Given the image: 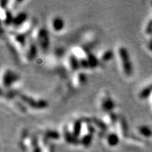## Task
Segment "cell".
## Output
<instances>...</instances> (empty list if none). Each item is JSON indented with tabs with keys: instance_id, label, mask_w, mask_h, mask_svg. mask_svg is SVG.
I'll list each match as a JSON object with an SVG mask.
<instances>
[{
	"instance_id": "ac0fdd59",
	"label": "cell",
	"mask_w": 152,
	"mask_h": 152,
	"mask_svg": "<svg viewBox=\"0 0 152 152\" xmlns=\"http://www.w3.org/2000/svg\"><path fill=\"white\" fill-rule=\"evenodd\" d=\"M106 142L111 147H115L119 143V136L115 132H110L106 135Z\"/></svg>"
},
{
	"instance_id": "d6986e66",
	"label": "cell",
	"mask_w": 152,
	"mask_h": 152,
	"mask_svg": "<svg viewBox=\"0 0 152 152\" xmlns=\"http://www.w3.org/2000/svg\"><path fill=\"white\" fill-rule=\"evenodd\" d=\"M138 132L140 133V135L144 137L149 138L152 137V130L150 128V127L146 125H142L138 127L137 128Z\"/></svg>"
},
{
	"instance_id": "4316f807",
	"label": "cell",
	"mask_w": 152,
	"mask_h": 152,
	"mask_svg": "<svg viewBox=\"0 0 152 152\" xmlns=\"http://www.w3.org/2000/svg\"><path fill=\"white\" fill-rule=\"evenodd\" d=\"M33 152H41V149L40 148L38 147H35V149H34V151Z\"/></svg>"
},
{
	"instance_id": "7a4b0ae2",
	"label": "cell",
	"mask_w": 152,
	"mask_h": 152,
	"mask_svg": "<svg viewBox=\"0 0 152 152\" xmlns=\"http://www.w3.org/2000/svg\"><path fill=\"white\" fill-rule=\"evenodd\" d=\"M36 44L43 52H46L49 47V36L47 30L45 28L41 27L36 32L35 39Z\"/></svg>"
},
{
	"instance_id": "7c38bea8",
	"label": "cell",
	"mask_w": 152,
	"mask_h": 152,
	"mask_svg": "<svg viewBox=\"0 0 152 152\" xmlns=\"http://www.w3.org/2000/svg\"><path fill=\"white\" fill-rule=\"evenodd\" d=\"M28 21V15L26 12L18 13L16 16L14 17V20H13L12 25L14 27H20L23 26L26 22Z\"/></svg>"
},
{
	"instance_id": "277c9868",
	"label": "cell",
	"mask_w": 152,
	"mask_h": 152,
	"mask_svg": "<svg viewBox=\"0 0 152 152\" xmlns=\"http://www.w3.org/2000/svg\"><path fill=\"white\" fill-rule=\"evenodd\" d=\"M115 102L108 92H105L100 100V108L105 113L113 112L115 109Z\"/></svg>"
},
{
	"instance_id": "ba28073f",
	"label": "cell",
	"mask_w": 152,
	"mask_h": 152,
	"mask_svg": "<svg viewBox=\"0 0 152 152\" xmlns=\"http://www.w3.org/2000/svg\"><path fill=\"white\" fill-rule=\"evenodd\" d=\"M118 115L113 111L110 112V113H105L104 118L102 120L107 125L108 127H114L116 126L118 121Z\"/></svg>"
},
{
	"instance_id": "9c48e42d",
	"label": "cell",
	"mask_w": 152,
	"mask_h": 152,
	"mask_svg": "<svg viewBox=\"0 0 152 152\" xmlns=\"http://www.w3.org/2000/svg\"><path fill=\"white\" fill-rule=\"evenodd\" d=\"M67 65L68 68L72 71L77 72L80 67V64L78 58L73 54H70L67 58Z\"/></svg>"
},
{
	"instance_id": "5b68a950",
	"label": "cell",
	"mask_w": 152,
	"mask_h": 152,
	"mask_svg": "<svg viewBox=\"0 0 152 152\" xmlns=\"http://www.w3.org/2000/svg\"><path fill=\"white\" fill-rule=\"evenodd\" d=\"M19 80V76L11 70L7 69L1 76V85L6 88H9Z\"/></svg>"
},
{
	"instance_id": "603a6c76",
	"label": "cell",
	"mask_w": 152,
	"mask_h": 152,
	"mask_svg": "<svg viewBox=\"0 0 152 152\" xmlns=\"http://www.w3.org/2000/svg\"><path fill=\"white\" fill-rule=\"evenodd\" d=\"M35 20H28L27 22L25 23L23 26V28L20 33L23 34V35H26L28 33H30V32L33 30V29L35 28Z\"/></svg>"
},
{
	"instance_id": "8992f818",
	"label": "cell",
	"mask_w": 152,
	"mask_h": 152,
	"mask_svg": "<svg viewBox=\"0 0 152 152\" xmlns=\"http://www.w3.org/2000/svg\"><path fill=\"white\" fill-rule=\"evenodd\" d=\"M26 57L28 61H33L35 58L37 54V45L35 39L30 38L29 42L26 45Z\"/></svg>"
},
{
	"instance_id": "8fae6325",
	"label": "cell",
	"mask_w": 152,
	"mask_h": 152,
	"mask_svg": "<svg viewBox=\"0 0 152 152\" xmlns=\"http://www.w3.org/2000/svg\"><path fill=\"white\" fill-rule=\"evenodd\" d=\"M83 121L82 119H76L72 124L71 132L75 138H78L83 128Z\"/></svg>"
},
{
	"instance_id": "2e32d148",
	"label": "cell",
	"mask_w": 152,
	"mask_h": 152,
	"mask_svg": "<svg viewBox=\"0 0 152 152\" xmlns=\"http://www.w3.org/2000/svg\"><path fill=\"white\" fill-rule=\"evenodd\" d=\"M75 83L77 87H83L87 82V77L86 74L83 72H77L75 75Z\"/></svg>"
},
{
	"instance_id": "7402d4cb",
	"label": "cell",
	"mask_w": 152,
	"mask_h": 152,
	"mask_svg": "<svg viewBox=\"0 0 152 152\" xmlns=\"http://www.w3.org/2000/svg\"><path fill=\"white\" fill-rule=\"evenodd\" d=\"M152 93V83L151 85H149V86L145 87L144 88L140 91L139 93V97L141 99H146L149 98L150 95Z\"/></svg>"
},
{
	"instance_id": "6da1fadb",
	"label": "cell",
	"mask_w": 152,
	"mask_h": 152,
	"mask_svg": "<svg viewBox=\"0 0 152 152\" xmlns=\"http://www.w3.org/2000/svg\"><path fill=\"white\" fill-rule=\"evenodd\" d=\"M118 56L123 73L126 76L130 77L132 75L133 66L128 49L124 47H119V49H118Z\"/></svg>"
},
{
	"instance_id": "4fadbf2b",
	"label": "cell",
	"mask_w": 152,
	"mask_h": 152,
	"mask_svg": "<svg viewBox=\"0 0 152 152\" xmlns=\"http://www.w3.org/2000/svg\"><path fill=\"white\" fill-rule=\"evenodd\" d=\"M1 20L4 22V23L7 26L12 24L13 20H14V16H12L11 11L7 8H1Z\"/></svg>"
},
{
	"instance_id": "44dd1931",
	"label": "cell",
	"mask_w": 152,
	"mask_h": 152,
	"mask_svg": "<svg viewBox=\"0 0 152 152\" xmlns=\"http://www.w3.org/2000/svg\"><path fill=\"white\" fill-rule=\"evenodd\" d=\"M87 61H88L89 68H95L99 65L100 61L98 58H96L92 53L90 52L87 54Z\"/></svg>"
},
{
	"instance_id": "9a60e30c",
	"label": "cell",
	"mask_w": 152,
	"mask_h": 152,
	"mask_svg": "<svg viewBox=\"0 0 152 152\" xmlns=\"http://www.w3.org/2000/svg\"><path fill=\"white\" fill-rule=\"evenodd\" d=\"M64 137L66 142L69 144H77L80 142V141H77V138H75L72 134L71 131L69 130L68 128H67L66 127H64Z\"/></svg>"
},
{
	"instance_id": "e0dca14e",
	"label": "cell",
	"mask_w": 152,
	"mask_h": 152,
	"mask_svg": "<svg viewBox=\"0 0 152 152\" xmlns=\"http://www.w3.org/2000/svg\"><path fill=\"white\" fill-rule=\"evenodd\" d=\"M91 121H92V124L94 125L95 128H98L102 132H106L109 128V127L104 122L103 120L98 118H92Z\"/></svg>"
},
{
	"instance_id": "cb8c5ba5",
	"label": "cell",
	"mask_w": 152,
	"mask_h": 152,
	"mask_svg": "<svg viewBox=\"0 0 152 152\" xmlns=\"http://www.w3.org/2000/svg\"><path fill=\"white\" fill-rule=\"evenodd\" d=\"M92 137H93V134L87 132V134H85V135L83 136V137L80 140V143L84 145L85 147H89L91 144V142L92 141Z\"/></svg>"
},
{
	"instance_id": "484cf974",
	"label": "cell",
	"mask_w": 152,
	"mask_h": 152,
	"mask_svg": "<svg viewBox=\"0 0 152 152\" xmlns=\"http://www.w3.org/2000/svg\"><path fill=\"white\" fill-rule=\"evenodd\" d=\"M148 47H149V49L152 52V38L150 39L149 43H148Z\"/></svg>"
},
{
	"instance_id": "30bf717a",
	"label": "cell",
	"mask_w": 152,
	"mask_h": 152,
	"mask_svg": "<svg viewBox=\"0 0 152 152\" xmlns=\"http://www.w3.org/2000/svg\"><path fill=\"white\" fill-rule=\"evenodd\" d=\"M12 39L15 45L18 48L24 49L27 45V41H26V35L22 33H14L12 35Z\"/></svg>"
},
{
	"instance_id": "3957f363",
	"label": "cell",
	"mask_w": 152,
	"mask_h": 152,
	"mask_svg": "<svg viewBox=\"0 0 152 152\" xmlns=\"http://www.w3.org/2000/svg\"><path fill=\"white\" fill-rule=\"evenodd\" d=\"M18 98L23 103L34 109H46L48 106V103L47 102V101L43 99H36L23 94H19Z\"/></svg>"
},
{
	"instance_id": "ffe728a7",
	"label": "cell",
	"mask_w": 152,
	"mask_h": 152,
	"mask_svg": "<svg viewBox=\"0 0 152 152\" xmlns=\"http://www.w3.org/2000/svg\"><path fill=\"white\" fill-rule=\"evenodd\" d=\"M113 58V52L111 49H106L100 55V57L99 59L100 61V63H107L109 62L112 58Z\"/></svg>"
},
{
	"instance_id": "52a82bcc",
	"label": "cell",
	"mask_w": 152,
	"mask_h": 152,
	"mask_svg": "<svg viewBox=\"0 0 152 152\" xmlns=\"http://www.w3.org/2000/svg\"><path fill=\"white\" fill-rule=\"evenodd\" d=\"M118 130H119L121 136L125 137L128 135V125L126 119L123 116H119L118 121L116 124Z\"/></svg>"
},
{
	"instance_id": "5bb4252c",
	"label": "cell",
	"mask_w": 152,
	"mask_h": 152,
	"mask_svg": "<svg viewBox=\"0 0 152 152\" xmlns=\"http://www.w3.org/2000/svg\"><path fill=\"white\" fill-rule=\"evenodd\" d=\"M65 26L64 19L59 16H56L52 20V27L55 32H60L64 29Z\"/></svg>"
},
{
	"instance_id": "d4e9b609",
	"label": "cell",
	"mask_w": 152,
	"mask_h": 152,
	"mask_svg": "<svg viewBox=\"0 0 152 152\" xmlns=\"http://www.w3.org/2000/svg\"><path fill=\"white\" fill-rule=\"evenodd\" d=\"M45 138H46L47 140H49V139H51V140H58L60 137L59 133L55 130H47L45 133Z\"/></svg>"
}]
</instances>
